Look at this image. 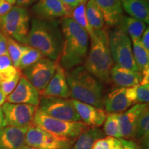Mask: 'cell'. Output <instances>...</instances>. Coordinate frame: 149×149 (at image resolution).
Returning <instances> with one entry per match:
<instances>
[{"mask_svg": "<svg viewBox=\"0 0 149 149\" xmlns=\"http://www.w3.org/2000/svg\"><path fill=\"white\" fill-rule=\"evenodd\" d=\"M12 7L13 6L6 0H0V17L6 14Z\"/></svg>", "mask_w": 149, "mask_h": 149, "instance_id": "cell-37", "label": "cell"}, {"mask_svg": "<svg viewBox=\"0 0 149 149\" xmlns=\"http://www.w3.org/2000/svg\"><path fill=\"white\" fill-rule=\"evenodd\" d=\"M91 47L84 61V68L101 83L111 82L110 74L113 60L110 51L107 29L95 31L91 37Z\"/></svg>", "mask_w": 149, "mask_h": 149, "instance_id": "cell-4", "label": "cell"}, {"mask_svg": "<svg viewBox=\"0 0 149 149\" xmlns=\"http://www.w3.org/2000/svg\"><path fill=\"white\" fill-rule=\"evenodd\" d=\"M120 144V139L107 136L98 139L93 145V149H116Z\"/></svg>", "mask_w": 149, "mask_h": 149, "instance_id": "cell-31", "label": "cell"}, {"mask_svg": "<svg viewBox=\"0 0 149 149\" xmlns=\"http://www.w3.org/2000/svg\"><path fill=\"white\" fill-rule=\"evenodd\" d=\"M62 44L63 36L59 20L32 19L26 45L38 50L45 57L57 61Z\"/></svg>", "mask_w": 149, "mask_h": 149, "instance_id": "cell-2", "label": "cell"}, {"mask_svg": "<svg viewBox=\"0 0 149 149\" xmlns=\"http://www.w3.org/2000/svg\"><path fill=\"white\" fill-rule=\"evenodd\" d=\"M140 42L142 44L143 47L145 48V50L149 53V29L148 26H147L144 33L141 35Z\"/></svg>", "mask_w": 149, "mask_h": 149, "instance_id": "cell-36", "label": "cell"}, {"mask_svg": "<svg viewBox=\"0 0 149 149\" xmlns=\"http://www.w3.org/2000/svg\"><path fill=\"white\" fill-rule=\"evenodd\" d=\"M103 15L104 22L109 26H115L123 15L121 0H94Z\"/></svg>", "mask_w": 149, "mask_h": 149, "instance_id": "cell-20", "label": "cell"}, {"mask_svg": "<svg viewBox=\"0 0 149 149\" xmlns=\"http://www.w3.org/2000/svg\"><path fill=\"white\" fill-rule=\"evenodd\" d=\"M37 109L44 114L58 120L81 122L71 101L68 99L42 97Z\"/></svg>", "mask_w": 149, "mask_h": 149, "instance_id": "cell-9", "label": "cell"}, {"mask_svg": "<svg viewBox=\"0 0 149 149\" xmlns=\"http://www.w3.org/2000/svg\"><path fill=\"white\" fill-rule=\"evenodd\" d=\"M148 104H136L119 116L121 139H133L139 119L143 110Z\"/></svg>", "mask_w": 149, "mask_h": 149, "instance_id": "cell-15", "label": "cell"}, {"mask_svg": "<svg viewBox=\"0 0 149 149\" xmlns=\"http://www.w3.org/2000/svg\"><path fill=\"white\" fill-rule=\"evenodd\" d=\"M32 124L52 135L76 140L88 128L82 122H68L49 117L38 109L35 112Z\"/></svg>", "mask_w": 149, "mask_h": 149, "instance_id": "cell-6", "label": "cell"}, {"mask_svg": "<svg viewBox=\"0 0 149 149\" xmlns=\"http://www.w3.org/2000/svg\"><path fill=\"white\" fill-rule=\"evenodd\" d=\"M63 44L59 65L67 71L84 63L88 50L89 36L70 17L59 20Z\"/></svg>", "mask_w": 149, "mask_h": 149, "instance_id": "cell-1", "label": "cell"}, {"mask_svg": "<svg viewBox=\"0 0 149 149\" xmlns=\"http://www.w3.org/2000/svg\"><path fill=\"white\" fill-rule=\"evenodd\" d=\"M104 136L105 134L102 130L95 127H88L77 137L71 149H93L95 142Z\"/></svg>", "mask_w": 149, "mask_h": 149, "instance_id": "cell-23", "label": "cell"}, {"mask_svg": "<svg viewBox=\"0 0 149 149\" xmlns=\"http://www.w3.org/2000/svg\"><path fill=\"white\" fill-rule=\"evenodd\" d=\"M59 64L47 57H44L24 70V76L39 93H42L53 77Z\"/></svg>", "mask_w": 149, "mask_h": 149, "instance_id": "cell-10", "label": "cell"}, {"mask_svg": "<svg viewBox=\"0 0 149 149\" xmlns=\"http://www.w3.org/2000/svg\"><path fill=\"white\" fill-rule=\"evenodd\" d=\"M80 120L88 126L98 128L104 124L107 113L103 109L70 99Z\"/></svg>", "mask_w": 149, "mask_h": 149, "instance_id": "cell-16", "label": "cell"}, {"mask_svg": "<svg viewBox=\"0 0 149 149\" xmlns=\"http://www.w3.org/2000/svg\"><path fill=\"white\" fill-rule=\"evenodd\" d=\"M30 22V15L26 8L13 6L6 14L0 17V32L20 44H26Z\"/></svg>", "mask_w": 149, "mask_h": 149, "instance_id": "cell-5", "label": "cell"}, {"mask_svg": "<svg viewBox=\"0 0 149 149\" xmlns=\"http://www.w3.org/2000/svg\"><path fill=\"white\" fill-rule=\"evenodd\" d=\"M0 84H1V81H0Z\"/></svg>", "mask_w": 149, "mask_h": 149, "instance_id": "cell-46", "label": "cell"}, {"mask_svg": "<svg viewBox=\"0 0 149 149\" xmlns=\"http://www.w3.org/2000/svg\"><path fill=\"white\" fill-rule=\"evenodd\" d=\"M110 51L117 66L139 73L134 59L132 43L127 33L119 26L109 33Z\"/></svg>", "mask_w": 149, "mask_h": 149, "instance_id": "cell-7", "label": "cell"}, {"mask_svg": "<svg viewBox=\"0 0 149 149\" xmlns=\"http://www.w3.org/2000/svg\"><path fill=\"white\" fill-rule=\"evenodd\" d=\"M73 139L60 137L41 129L31 123L26 133V146L38 149H71Z\"/></svg>", "mask_w": 149, "mask_h": 149, "instance_id": "cell-8", "label": "cell"}, {"mask_svg": "<svg viewBox=\"0 0 149 149\" xmlns=\"http://www.w3.org/2000/svg\"><path fill=\"white\" fill-rule=\"evenodd\" d=\"M44 57H45L38 50L26 44H24L18 68L24 70Z\"/></svg>", "mask_w": 149, "mask_h": 149, "instance_id": "cell-27", "label": "cell"}, {"mask_svg": "<svg viewBox=\"0 0 149 149\" xmlns=\"http://www.w3.org/2000/svg\"><path fill=\"white\" fill-rule=\"evenodd\" d=\"M132 50L136 66L141 75L149 74V53L143 47L140 40H131Z\"/></svg>", "mask_w": 149, "mask_h": 149, "instance_id": "cell-25", "label": "cell"}, {"mask_svg": "<svg viewBox=\"0 0 149 149\" xmlns=\"http://www.w3.org/2000/svg\"><path fill=\"white\" fill-rule=\"evenodd\" d=\"M6 37V44H7V53L11 59L13 64L14 66L18 68L20 58L22 54L23 50V45L15 41L13 39L10 37Z\"/></svg>", "mask_w": 149, "mask_h": 149, "instance_id": "cell-30", "label": "cell"}, {"mask_svg": "<svg viewBox=\"0 0 149 149\" xmlns=\"http://www.w3.org/2000/svg\"><path fill=\"white\" fill-rule=\"evenodd\" d=\"M110 78L111 81L114 83L119 88H130L139 85L141 75L138 72L115 64L112 68Z\"/></svg>", "mask_w": 149, "mask_h": 149, "instance_id": "cell-19", "label": "cell"}, {"mask_svg": "<svg viewBox=\"0 0 149 149\" xmlns=\"http://www.w3.org/2000/svg\"><path fill=\"white\" fill-rule=\"evenodd\" d=\"M120 140L123 149H141L135 141L126 139H120Z\"/></svg>", "mask_w": 149, "mask_h": 149, "instance_id": "cell-34", "label": "cell"}, {"mask_svg": "<svg viewBox=\"0 0 149 149\" xmlns=\"http://www.w3.org/2000/svg\"><path fill=\"white\" fill-rule=\"evenodd\" d=\"M6 126V122L5 117L4 115H3L2 108L0 107V130H1Z\"/></svg>", "mask_w": 149, "mask_h": 149, "instance_id": "cell-41", "label": "cell"}, {"mask_svg": "<svg viewBox=\"0 0 149 149\" xmlns=\"http://www.w3.org/2000/svg\"><path fill=\"white\" fill-rule=\"evenodd\" d=\"M41 95L28 79L22 76L14 91L6 97V101L12 104H24L38 107Z\"/></svg>", "mask_w": 149, "mask_h": 149, "instance_id": "cell-14", "label": "cell"}, {"mask_svg": "<svg viewBox=\"0 0 149 149\" xmlns=\"http://www.w3.org/2000/svg\"><path fill=\"white\" fill-rule=\"evenodd\" d=\"M22 149H38V148H33V147H30V146H25Z\"/></svg>", "mask_w": 149, "mask_h": 149, "instance_id": "cell-44", "label": "cell"}, {"mask_svg": "<svg viewBox=\"0 0 149 149\" xmlns=\"http://www.w3.org/2000/svg\"><path fill=\"white\" fill-rule=\"evenodd\" d=\"M70 97L73 100L103 109L104 96L102 83L84 66L66 71Z\"/></svg>", "mask_w": 149, "mask_h": 149, "instance_id": "cell-3", "label": "cell"}, {"mask_svg": "<svg viewBox=\"0 0 149 149\" xmlns=\"http://www.w3.org/2000/svg\"><path fill=\"white\" fill-rule=\"evenodd\" d=\"M62 1L73 9L81 3H86L88 0H62Z\"/></svg>", "mask_w": 149, "mask_h": 149, "instance_id": "cell-40", "label": "cell"}, {"mask_svg": "<svg viewBox=\"0 0 149 149\" xmlns=\"http://www.w3.org/2000/svg\"><path fill=\"white\" fill-rule=\"evenodd\" d=\"M146 25L144 22L137 19L123 15L116 26L122 28L129 36L130 40H140L147 28Z\"/></svg>", "mask_w": 149, "mask_h": 149, "instance_id": "cell-22", "label": "cell"}, {"mask_svg": "<svg viewBox=\"0 0 149 149\" xmlns=\"http://www.w3.org/2000/svg\"><path fill=\"white\" fill-rule=\"evenodd\" d=\"M39 0H17L16 4L17 6L23 7V8H26L27 7L35 3Z\"/></svg>", "mask_w": 149, "mask_h": 149, "instance_id": "cell-39", "label": "cell"}, {"mask_svg": "<svg viewBox=\"0 0 149 149\" xmlns=\"http://www.w3.org/2000/svg\"><path fill=\"white\" fill-rule=\"evenodd\" d=\"M137 87L117 88L112 90L104 99L106 113L120 114L137 104Z\"/></svg>", "mask_w": 149, "mask_h": 149, "instance_id": "cell-11", "label": "cell"}, {"mask_svg": "<svg viewBox=\"0 0 149 149\" xmlns=\"http://www.w3.org/2000/svg\"><path fill=\"white\" fill-rule=\"evenodd\" d=\"M116 149H123V148H122V145L120 144V146H119L118 147H117V148Z\"/></svg>", "mask_w": 149, "mask_h": 149, "instance_id": "cell-45", "label": "cell"}, {"mask_svg": "<svg viewBox=\"0 0 149 149\" xmlns=\"http://www.w3.org/2000/svg\"><path fill=\"white\" fill-rule=\"evenodd\" d=\"M86 13L89 24L94 31L102 30L105 28L103 15L94 0H88L86 3Z\"/></svg>", "mask_w": 149, "mask_h": 149, "instance_id": "cell-26", "label": "cell"}, {"mask_svg": "<svg viewBox=\"0 0 149 149\" xmlns=\"http://www.w3.org/2000/svg\"><path fill=\"white\" fill-rule=\"evenodd\" d=\"M22 76V70H20L17 74H16L15 77L13 78L12 79L8 80L6 81H1V84H0V89L2 91V92L4 93L6 96H8L10 94L19 83L20 78Z\"/></svg>", "mask_w": 149, "mask_h": 149, "instance_id": "cell-32", "label": "cell"}, {"mask_svg": "<svg viewBox=\"0 0 149 149\" xmlns=\"http://www.w3.org/2000/svg\"><path fill=\"white\" fill-rule=\"evenodd\" d=\"M137 101L138 104H148L149 101V84H139L137 86Z\"/></svg>", "mask_w": 149, "mask_h": 149, "instance_id": "cell-33", "label": "cell"}, {"mask_svg": "<svg viewBox=\"0 0 149 149\" xmlns=\"http://www.w3.org/2000/svg\"><path fill=\"white\" fill-rule=\"evenodd\" d=\"M7 126L15 127L29 126L33 122L37 107L24 104H12L5 102L2 105Z\"/></svg>", "mask_w": 149, "mask_h": 149, "instance_id": "cell-12", "label": "cell"}, {"mask_svg": "<svg viewBox=\"0 0 149 149\" xmlns=\"http://www.w3.org/2000/svg\"><path fill=\"white\" fill-rule=\"evenodd\" d=\"M35 17L46 20H59L70 17L72 8L62 0H39L32 7Z\"/></svg>", "mask_w": 149, "mask_h": 149, "instance_id": "cell-13", "label": "cell"}, {"mask_svg": "<svg viewBox=\"0 0 149 149\" xmlns=\"http://www.w3.org/2000/svg\"><path fill=\"white\" fill-rule=\"evenodd\" d=\"M137 144L141 145L142 149H148L149 110L147 105L141 112L134 138Z\"/></svg>", "mask_w": 149, "mask_h": 149, "instance_id": "cell-24", "label": "cell"}, {"mask_svg": "<svg viewBox=\"0 0 149 149\" xmlns=\"http://www.w3.org/2000/svg\"><path fill=\"white\" fill-rule=\"evenodd\" d=\"M123 10L131 17L148 24L149 22L148 0H121Z\"/></svg>", "mask_w": 149, "mask_h": 149, "instance_id": "cell-21", "label": "cell"}, {"mask_svg": "<svg viewBox=\"0 0 149 149\" xmlns=\"http://www.w3.org/2000/svg\"><path fill=\"white\" fill-rule=\"evenodd\" d=\"M41 96L45 97H59L68 99L70 97V91L67 83L66 70L59 65L46 86Z\"/></svg>", "mask_w": 149, "mask_h": 149, "instance_id": "cell-17", "label": "cell"}, {"mask_svg": "<svg viewBox=\"0 0 149 149\" xmlns=\"http://www.w3.org/2000/svg\"><path fill=\"white\" fill-rule=\"evenodd\" d=\"M120 114L110 113L107 115L104 122V133L108 137L121 139L120 120Z\"/></svg>", "mask_w": 149, "mask_h": 149, "instance_id": "cell-29", "label": "cell"}, {"mask_svg": "<svg viewBox=\"0 0 149 149\" xmlns=\"http://www.w3.org/2000/svg\"><path fill=\"white\" fill-rule=\"evenodd\" d=\"M6 96L5 95V94L2 92V91L0 89V107L2 106L3 104L6 102Z\"/></svg>", "mask_w": 149, "mask_h": 149, "instance_id": "cell-42", "label": "cell"}, {"mask_svg": "<svg viewBox=\"0 0 149 149\" xmlns=\"http://www.w3.org/2000/svg\"><path fill=\"white\" fill-rule=\"evenodd\" d=\"M7 53L6 37L0 32V56Z\"/></svg>", "mask_w": 149, "mask_h": 149, "instance_id": "cell-38", "label": "cell"}, {"mask_svg": "<svg viewBox=\"0 0 149 149\" xmlns=\"http://www.w3.org/2000/svg\"><path fill=\"white\" fill-rule=\"evenodd\" d=\"M28 127L6 126L0 130V149H22L26 146Z\"/></svg>", "mask_w": 149, "mask_h": 149, "instance_id": "cell-18", "label": "cell"}, {"mask_svg": "<svg viewBox=\"0 0 149 149\" xmlns=\"http://www.w3.org/2000/svg\"><path fill=\"white\" fill-rule=\"evenodd\" d=\"M7 1H8V3H10L11 5H14V4H15L16 3V1H17V0H6Z\"/></svg>", "mask_w": 149, "mask_h": 149, "instance_id": "cell-43", "label": "cell"}, {"mask_svg": "<svg viewBox=\"0 0 149 149\" xmlns=\"http://www.w3.org/2000/svg\"><path fill=\"white\" fill-rule=\"evenodd\" d=\"M13 64L11 59L9 57L8 53H5L4 55L0 56V72L2 71L6 68H7Z\"/></svg>", "mask_w": 149, "mask_h": 149, "instance_id": "cell-35", "label": "cell"}, {"mask_svg": "<svg viewBox=\"0 0 149 149\" xmlns=\"http://www.w3.org/2000/svg\"><path fill=\"white\" fill-rule=\"evenodd\" d=\"M70 17L88 33L89 37H91L93 36L95 31L91 26L87 19L86 13V3H81L72 9Z\"/></svg>", "mask_w": 149, "mask_h": 149, "instance_id": "cell-28", "label": "cell"}]
</instances>
